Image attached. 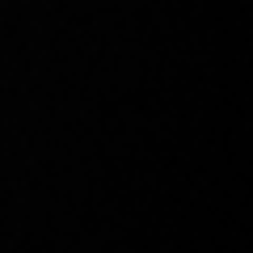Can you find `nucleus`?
I'll list each match as a JSON object with an SVG mask.
<instances>
[]
</instances>
